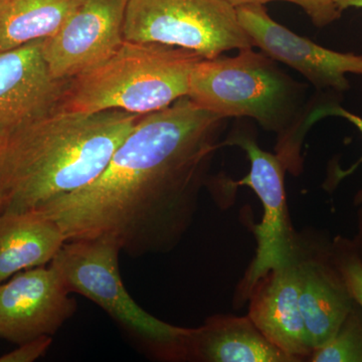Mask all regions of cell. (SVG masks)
<instances>
[{
	"instance_id": "6da1fadb",
	"label": "cell",
	"mask_w": 362,
	"mask_h": 362,
	"mask_svg": "<svg viewBox=\"0 0 362 362\" xmlns=\"http://www.w3.org/2000/svg\"><path fill=\"white\" fill-rule=\"evenodd\" d=\"M225 120L188 97L145 114L97 180L37 211L66 242L110 240L131 257L168 254L194 223Z\"/></svg>"
},
{
	"instance_id": "7a4b0ae2",
	"label": "cell",
	"mask_w": 362,
	"mask_h": 362,
	"mask_svg": "<svg viewBox=\"0 0 362 362\" xmlns=\"http://www.w3.org/2000/svg\"><path fill=\"white\" fill-rule=\"evenodd\" d=\"M142 116L57 110L2 138L1 213L37 211L89 185Z\"/></svg>"
},
{
	"instance_id": "3957f363",
	"label": "cell",
	"mask_w": 362,
	"mask_h": 362,
	"mask_svg": "<svg viewBox=\"0 0 362 362\" xmlns=\"http://www.w3.org/2000/svg\"><path fill=\"white\" fill-rule=\"evenodd\" d=\"M276 61L252 47L235 57L202 59L192 69L187 97L223 117H249L279 135L277 156L293 173H299L296 127L304 87L278 68Z\"/></svg>"
},
{
	"instance_id": "277c9868",
	"label": "cell",
	"mask_w": 362,
	"mask_h": 362,
	"mask_svg": "<svg viewBox=\"0 0 362 362\" xmlns=\"http://www.w3.org/2000/svg\"><path fill=\"white\" fill-rule=\"evenodd\" d=\"M202 59L181 47L125 40L110 58L69 81L59 110H161L187 97L192 69Z\"/></svg>"
},
{
	"instance_id": "5b68a950",
	"label": "cell",
	"mask_w": 362,
	"mask_h": 362,
	"mask_svg": "<svg viewBox=\"0 0 362 362\" xmlns=\"http://www.w3.org/2000/svg\"><path fill=\"white\" fill-rule=\"evenodd\" d=\"M120 252L110 240H70L49 264L69 291L101 307L148 356L160 361H187L192 328L164 322L136 303L121 278Z\"/></svg>"
},
{
	"instance_id": "8992f818",
	"label": "cell",
	"mask_w": 362,
	"mask_h": 362,
	"mask_svg": "<svg viewBox=\"0 0 362 362\" xmlns=\"http://www.w3.org/2000/svg\"><path fill=\"white\" fill-rule=\"evenodd\" d=\"M124 40L181 47L204 59L254 47L225 0H128Z\"/></svg>"
},
{
	"instance_id": "52a82bcc",
	"label": "cell",
	"mask_w": 362,
	"mask_h": 362,
	"mask_svg": "<svg viewBox=\"0 0 362 362\" xmlns=\"http://www.w3.org/2000/svg\"><path fill=\"white\" fill-rule=\"evenodd\" d=\"M238 146L249 158L250 173L239 181L209 180V185L226 187L233 192L240 185L251 187L263 206L262 223L252 226L257 240L256 256L240 281L235 303L249 299L257 282L274 269L291 263L296 252L298 235L290 221L286 202L284 175L286 168L280 157L264 151L251 136L235 133L221 142L223 146Z\"/></svg>"
},
{
	"instance_id": "ba28073f",
	"label": "cell",
	"mask_w": 362,
	"mask_h": 362,
	"mask_svg": "<svg viewBox=\"0 0 362 362\" xmlns=\"http://www.w3.org/2000/svg\"><path fill=\"white\" fill-rule=\"evenodd\" d=\"M128 0H82L66 23L44 40L42 54L52 77L70 81L110 58L125 42Z\"/></svg>"
},
{
	"instance_id": "9c48e42d",
	"label": "cell",
	"mask_w": 362,
	"mask_h": 362,
	"mask_svg": "<svg viewBox=\"0 0 362 362\" xmlns=\"http://www.w3.org/2000/svg\"><path fill=\"white\" fill-rule=\"evenodd\" d=\"M77 303L52 264L16 274L0 284V338L18 345L54 337Z\"/></svg>"
},
{
	"instance_id": "30bf717a",
	"label": "cell",
	"mask_w": 362,
	"mask_h": 362,
	"mask_svg": "<svg viewBox=\"0 0 362 362\" xmlns=\"http://www.w3.org/2000/svg\"><path fill=\"white\" fill-rule=\"evenodd\" d=\"M238 18L254 47L274 61L299 71L318 90L345 92L349 89L346 76H362V56L326 49L273 20L263 4L235 7Z\"/></svg>"
},
{
	"instance_id": "8fae6325",
	"label": "cell",
	"mask_w": 362,
	"mask_h": 362,
	"mask_svg": "<svg viewBox=\"0 0 362 362\" xmlns=\"http://www.w3.org/2000/svg\"><path fill=\"white\" fill-rule=\"evenodd\" d=\"M44 40L0 52V138L59 110L69 81L52 77Z\"/></svg>"
},
{
	"instance_id": "7c38bea8",
	"label": "cell",
	"mask_w": 362,
	"mask_h": 362,
	"mask_svg": "<svg viewBox=\"0 0 362 362\" xmlns=\"http://www.w3.org/2000/svg\"><path fill=\"white\" fill-rule=\"evenodd\" d=\"M295 263L300 309L314 351L337 332L356 302L333 262L329 247H310L298 237Z\"/></svg>"
},
{
	"instance_id": "4fadbf2b",
	"label": "cell",
	"mask_w": 362,
	"mask_h": 362,
	"mask_svg": "<svg viewBox=\"0 0 362 362\" xmlns=\"http://www.w3.org/2000/svg\"><path fill=\"white\" fill-rule=\"evenodd\" d=\"M249 318L259 332L293 361L313 354L299 304V280L294 259L259 279L249 296Z\"/></svg>"
},
{
	"instance_id": "5bb4252c",
	"label": "cell",
	"mask_w": 362,
	"mask_h": 362,
	"mask_svg": "<svg viewBox=\"0 0 362 362\" xmlns=\"http://www.w3.org/2000/svg\"><path fill=\"white\" fill-rule=\"evenodd\" d=\"M187 361L202 362H294L254 325L249 316L209 317L192 328Z\"/></svg>"
},
{
	"instance_id": "9a60e30c",
	"label": "cell",
	"mask_w": 362,
	"mask_h": 362,
	"mask_svg": "<svg viewBox=\"0 0 362 362\" xmlns=\"http://www.w3.org/2000/svg\"><path fill=\"white\" fill-rule=\"evenodd\" d=\"M66 242L59 223L40 211L0 214V284L21 271L47 266Z\"/></svg>"
},
{
	"instance_id": "2e32d148",
	"label": "cell",
	"mask_w": 362,
	"mask_h": 362,
	"mask_svg": "<svg viewBox=\"0 0 362 362\" xmlns=\"http://www.w3.org/2000/svg\"><path fill=\"white\" fill-rule=\"evenodd\" d=\"M82 0H0V52L47 39Z\"/></svg>"
},
{
	"instance_id": "e0dca14e",
	"label": "cell",
	"mask_w": 362,
	"mask_h": 362,
	"mask_svg": "<svg viewBox=\"0 0 362 362\" xmlns=\"http://www.w3.org/2000/svg\"><path fill=\"white\" fill-rule=\"evenodd\" d=\"M313 362H362V310L356 303L339 329L322 346L314 350Z\"/></svg>"
},
{
	"instance_id": "ac0fdd59",
	"label": "cell",
	"mask_w": 362,
	"mask_h": 362,
	"mask_svg": "<svg viewBox=\"0 0 362 362\" xmlns=\"http://www.w3.org/2000/svg\"><path fill=\"white\" fill-rule=\"evenodd\" d=\"M329 247L333 262L352 299L362 310V259L356 243L338 237Z\"/></svg>"
},
{
	"instance_id": "d6986e66",
	"label": "cell",
	"mask_w": 362,
	"mask_h": 362,
	"mask_svg": "<svg viewBox=\"0 0 362 362\" xmlns=\"http://www.w3.org/2000/svg\"><path fill=\"white\" fill-rule=\"evenodd\" d=\"M233 7L247 6V4H265L270 1L292 2L302 9L309 16L313 25L317 28H325L331 25L341 16L334 0H225Z\"/></svg>"
},
{
	"instance_id": "ffe728a7",
	"label": "cell",
	"mask_w": 362,
	"mask_h": 362,
	"mask_svg": "<svg viewBox=\"0 0 362 362\" xmlns=\"http://www.w3.org/2000/svg\"><path fill=\"white\" fill-rule=\"evenodd\" d=\"M327 116H335V117H341L343 119H346L347 121H349L352 125L356 126L357 129L359 130V132L361 133L362 135V118L361 117L356 115V114L351 113V112L345 110L343 109L341 106L337 104H327L323 105V106L318 107V108L314 109L313 111L309 114L308 117H307L306 121H305L304 124V129H308L309 127L312 125V124L317 122V121L320 120V119L324 118V117ZM362 162V157L359 159L358 161L354 164L352 168H350L349 170L345 171H339V173H337V177H335V181L338 182L342 178H344L345 176L350 175V173H354L356 170L357 166L359 165ZM356 206H361L362 204V189L359 190L358 194H356Z\"/></svg>"
},
{
	"instance_id": "44dd1931",
	"label": "cell",
	"mask_w": 362,
	"mask_h": 362,
	"mask_svg": "<svg viewBox=\"0 0 362 362\" xmlns=\"http://www.w3.org/2000/svg\"><path fill=\"white\" fill-rule=\"evenodd\" d=\"M52 343V337H40L18 344L13 351L0 356V362H33L45 356Z\"/></svg>"
},
{
	"instance_id": "7402d4cb",
	"label": "cell",
	"mask_w": 362,
	"mask_h": 362,
	"mask_svg": "<svg viewBox=\"0 0 362 362\" xmlns=\"http://www.w3.org/2000/svg\"><path fill=\"white\" fill-rule=\"evenodd\" d=\"M335 4L341 13L346 9L356 7V8H362V0H334Z\"/></svg>"
},
{
	"instance_id": "603a6c76",
	"label": "cell",
	"mask_w": 362,
	"mask_h": 362,
	"mask_svg": "<svg viewBox=\"0 0 362 362\" xmlns=\"http://www.w3.org/2000/svg\"><path fill=\"white\" fill-rule=\"evenodd\" d=\"M357 249H358L359 255H361L362 259V240L358 239L356 242Z\"/></svg>"
},
{
	"instance_id": "cb8c5ba5",
	"label": "cell",
	"mask_w": 362,
	"mask_h": 362,
	"mask_svg": "<svg viewBox=\"0 0 362 362\" xmlns=\"http://www.w3.org/2000/svg\"><path fill=\"white\" fill-rule=\"evenodd\" d=\"M361 206H362V204H361ZM361 235H359L358 239H361V240H362V218H361Z\"/></svg>"
},
{
	"instance_id": "d4e9b609",
	"label": "cell",
	"mask_w": 362,
	"mask_h": 362,
	"mask_svg": "<svg viewBox=\"0 0 362 362\" xmlns=\"http://www.w3.org/2000/svg\"><path fill=\"white\" fill-rule=\"evenodd\" d=\"M2 138H0V141H1Z\"/></svg>"
}]
</instances>
